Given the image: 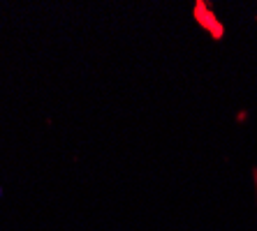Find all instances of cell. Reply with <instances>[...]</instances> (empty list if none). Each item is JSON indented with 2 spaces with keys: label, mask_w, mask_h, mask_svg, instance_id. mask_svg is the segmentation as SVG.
<instances>
[{
  "label": "cell",
  "mask_w": 257,
  "mask_h": 231,
  "mask_svg": "<svg viewBox=\"0 0 257 231\" xmlns=\"http://www.w3.org/2000/svg\"><path fill=\"white\" fill-rule=\"evenodd\" d=\"M195 19H197V24L202 28H206L213 37H222V24L215 21V17L211 14L209 5H204V3H197L195 5Z\"/></svg>",
  "instance_id": "cell-1"
}]
</instances>
